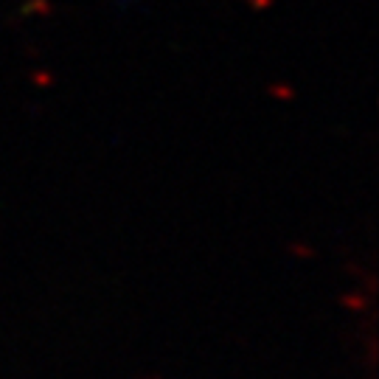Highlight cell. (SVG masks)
<instances>
[{"label":"cell","mask_w":379,"mask_h":379,"mask_svg":"<svg viewBox=\"0 0 379 379\" xmlns=\"http://www.w3.org/2000/svg\"><path fill=\"white\" fill-rule=\"evenodd\" d=\"M26 9H37V15H40V12L45 15V12H48V3H45V0H31V3H29Z\"/></svg>","instance_id":"1"},{"label":"cell","mask_w":379,"mask_h":379,"mask_svg":"<svg viewBox=\"0 0 379 379\" xmlns=\"http://www.w3.org/2000/svg\"><path fill=\"white\" fill-rule=\"evenodd\" d=\"M250 3H253V6H256V9H264V3H267V6H270V3H272V0H250Z\"/></svg>","instance_id":"2"},{"label":"cell","mask_w":379,"mask_h":379,"mask_svg":"<svg viewBox=\"0 0 379 379\" xmlns=\"http://www.w3.org/2000/svg\"><path fill=\"white\" fill-rule=\"evenodd\" d=\"M37 84H48V76H45V73H37Z\"/></svg>","instance_id":"3"}]
</instances>
